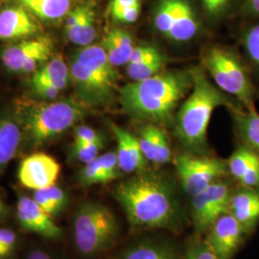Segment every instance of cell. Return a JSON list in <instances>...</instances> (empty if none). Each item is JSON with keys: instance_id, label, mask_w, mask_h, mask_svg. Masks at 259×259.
I'll use <instances>...</instances> for the list:
<instances>
[{"instance_id": "23", "label": "cell", "mask_w": 259, "mask_h": 259, "mask_svg": "<svg viewBox=\"0 0 259 259\" xmlns=\"http://www.w3.org/2000/svg\"><path fill=\"white\" fill-rule=\"evenodd\" d=\"M70 80V67L62 56L57 55L33 74L31 82L50 83L63 92Z\"/></svg>"}, {"instance_id": "45", "label": "cell", "mask_w": 259, "mask_h": 259, "mask_svg": "<svg viewBox=\"0 0 259 259\" xmlns=\"http://www.w3.org/2000/svg\"><path fill=\"white\" fill-rule=\"evenodd\" d=\"M10 215V208L7 204L0 197V222L7 219Z\"/></svg>"}, {"instance_id": "15", "label": "cell", "mask_w": 259, "mask_h": 259, "mask_svg": "<svg viewBox=\"0 0 259 259\" xmlns=\"http://www.w3.org/2000/svg\"><path fill=\"white\" fill-rule=\"evenodd\" d=\"M110 128L117 142L116 156L121 172L138 173L144 170L148 160L143 155L139 138L115 123L111 122Z\"/></svg>"}, {"instance_id": "2", "label": "cell", "mask_w": 259, "mask_h": 259, "mask_svg": "<svg viewBox=\"0 0 259 259\" xmlns=\"http://www.w3.org/2000/svg\"><path fill=\"white\" fill-rule=\"evenodd\" d=\"M191 71H162L143 81L131 82L118 90V100L130 116L157 125L174 118L178 105L190 93Z\"/></svg>"}, {"instance_id": "5", "label": "cell", "mask_w": 259, "mask_h": 259, "mask_svg": "<svg viewBox=\"0 0 259 259\" xmlns=\"http://www.w3.org/2000/svg\"><path fill=\"white\" fill-rule=\"evenodd\" d=\"M119 224L105 204L84 202L75 210L72 235L75 248L83 256H95L110 250L118 238Z\"/></svg>"}, {"instance_id": "12", "label": "cell", "mask_w": 259, "mask_h": 259, "mask_svg": "<svg viewBox=\"0 0 259 259\" xmlns=\"http://www.w3.org/2000/svg\"><path fill=\"white\" fill-rule=\"evenodd\" d=\"M61 165L46 153H34L25 157L19 165V183L33 191L56 185Z\"/></svg>"}, {"instance_id": "6", "label": "cell", "mask_w": 259, "mask_h": 259, "mask_svg": "<svg viewBox=\"0 0 259 259\" xmlns=\"http://www.w3.org/2000/svg\"><path fill=\"white\" fill-rule=\"evenodd\" d=\"M202 62L204 70L222 92L235 97L246 110L255 108L256 89L249 66L235 51L225 47H209L204 51Z\"/></svg>"}, {"instance_id": "20", "label": "cell", "mask_w": 259, "mask_h": 259, "mask_svg": "<svg viewBox=\"0 0 259 259\" xmlns=\"http://www.w3.org/2000/svg\"><path fill=\"white\" fill-rule=\"evenodd\" d=\"M229 110L243 144L259 154V113L256 109L246 110L241 105H235Z\"/></svg>"}, {"instance_id": "1", "label": "cell", "mask_w": 259, "mask_h": 259, "mask_svg": "<svg viewBox=\"0 0 259 259\" xmlns=\"http://www.w3.org/2000/svg\"><path fill=\"white\" fill-rule=\"evenodd\" d=\"M113 195L135 229L173 230L182 223L174 187L155 172L144 169L136 173L117 185Z\"/></svg>"}, {"instance_id": "40", "label": "cell", "mask_w": 259, "mask_h": 259, "mask_svg": "<svg viewBox=\"0 0 259 259\" xmlns=\"http://www.w3.org/2000/svg\"><path fill=\"white\" fill-rule=\"evenodd\" d=\"M159 52L160 51L157 49V47H153V46L135 47V49H134V51L132 53V56L130 58L128 64H138V63H140V62H144V61L148 60L150 58L157 55Z\"/></svg>"}, {"instance_id": "19", "label": "cell", "mask_w": 259, "mask_h": 259, "mask_svg": "<svg viewBox=\"0 0 259 259\" xmlns=\"http://www.w3.org/2000/svg\"><path fill=\"white\" fill-rule=\"evenodd\" d=\"M23 138V130L18 117L0 115V177L16 157Z\"/></svg>"}, {"instance_id": "3", "label": "cell", "mask_w": 259, "mask_h": 259, "mask_svg": "<svg viewBox=\"0 0 259 259\" xmlns=\"http://www.w3.org/2000/svg\"><path fill=\"white\" fill-rule=\"evenodd\" d=\"M193 84L176 115V135L191 154L200 155L207 147V130L213 111L221 106L240 105L225 96L213 84L204 68L191 70Z\"/></svg>"}, {"instance_id": "37", "label": "cell", "mask_w": 259, "mask_h": 259, "mask_svg": "<svg viewBox=\"0 0 259 259\" xmlns=\"http://www.w3.org/2000/svg\"><path fill=\"white\" fill-rule=\"evenodd\" d=\"M102 138L99 133L87 125L77 126L74 130V144H89Z\"/></svg>"}, {"instance_id": "4", "label": "cell", "mask_w": 259, "mask_h": 259, "mask_svg": "<svg viewBox=\"0 0 259 259\" xmlns=\"http://www.w3.org/2000/svg\"><path fill=\"white\" fill-rule=\"evenodd\" d=\"M23 103L18 116L28 143L38 148L60 138L83 119L88 107L77 98Z\"/></svg>"}, {"instance_id": "36", "label": "cell", "mask_w": 259, "mask_h": 259, "mask_svg": "<svg viewBox=\"0 0 259 259\" xmlns=\"http://www.w3.org/2000/svg\"><path fill=\"white\" fill-rule=\"evenodd\" d=\"M205 12L213 18L225 15L235 0H201Z\"/></svg>"}, {"instance_id": "26", "label": "cell", "mask_w": 259, "mask_h": 259, "mask_svg": "<svg viewBox=\"0 0 259 259\" xmlns=\"http://www.w3.org/2000/svg\"><path fill=\"white\" fill-rule=\"evenodd\" d=\"M114 259H176V256L165 245L146 241L130 247Z\"/></svg>"}, {"instance_id": "28", "label": "cell", "mask_w": 259, "mask_h": 259, "mask_svg": "<svg viewBox=\"0 0 259 259\" xmlns=\"http://www.w3.org/2000/svg\"><path fill=\"white\" fill-rule=\"evenodd\" d=\"M258 159L259 154L250 147L242 144L228 159V170L233 178L239 181L248 169Z\"/></svg>"}, {"instance_id": "22", "label": "cell", "mask_w": 259, "mask_h": 259, "mask_svg": "<svg viewBox=\"0 0 259 259\" xmlns=\"http://www.w3.org/2000/svg\"><path fill=\"white\" fill-rule=\"evenodd\" d=\"M35 18L47 22L65 19L74 8L76 0H18Z\"/></svg>"}, {"instance_id": "18", "label": "cell", "mask_w": 259, "mask_h": 259, "mask_svg": "<svg viewBox=\"0 0 259 259\" xmlns=\"http://www.w3.org/2000/svg\"><path fill=\"white\" fill-rule=\"evenodd\" d=\"M72 58L88 66L93 73L98 75L106 83L116 87L120 75L116 67L112 65L102 46L91 45L80 47Z\"/></svg>"}, {"instance_id": "39", "label": "cell", "mask_w": 259, "mask_h": 259, "mask_svg": "<svg viewBox=\"0 0 259 259\" xmlns=\"http://www.w3.org/2000/svg\"><path fill=\"white\" fill-rule=\"evenodd\" d=\"M140 11H141V7H140V2H139L135 5L127 7L125 9L120 10V11L112 14L111 16L116 21L121 22V23H133L139 19Z\"/></svg>"}, {"instance_id": "27", "label": "cell", "mask_w": 259, "mask_h": 259, "mask_svg": "<svg viewBox=\"0 0 259 259\" xmlns=\"http://www.w3.org/2000/svg\"><path fill=\"white\" fill-rule=\"evenodd\" d=\"M166 59L160 52L144 62L127 65V74L132 82L143 81L164 71Z\"/></svg>"}, {"instance_id": "11", "label": "cell", "mask_w": 259, "mask_h": 259, "mask_svg": "<svg viewBox=\"0 0 259 259\" xmlns=\"http://www.w3.org/2000/svg\"><path fill=\"white\" fill-rule=\"evenodd\" d=\"M16 217L20 228L48 240L63 236V229L56 224L54 217L46 212L32 197L21 195L17 202Z\"/></svg>"}, {"instance_id": "21", "label": "cell", "mask_w": 259, "mask_h": 259, "mask_svg": "<svg viewBox=\"0 0 259 259\" xmlns=\"http://www.w3.org/2000/svg\"><path fill=\"white\" fill-rule=\"evenodd\" d=\"M199 22L195 11L187 0H177L176 14L166 37L177 42H185L196 36Z\"/></svg>"}, {"instance_id": "13", "label": "cell", "mask_w": 259, "mask_h": 259, "mask_svg": "<svg viewBox=\"0 0 259 259\" xmlns=\"http://www.w3.org/2000/svg\"><path fill=\"white\" fill-rule=\"evenodd\" d=\"M244 232L231 213H225L208 230L205 242L219 258L230 259L238 249Z\"/></svg>"}, {"instance_id": "44", "label": "cell", "mask_w": 259, "mask_h": 259, "mask_svg": "<svg viewBox=\"0 0 259 259\" xmlns=\"http://www.w3.org/2000/svg\"><path fill=\"white\" fill-rule=\"evenodd\" d=\"M25 259H58L54 254L50 253L49 251L42 249H35L30 250L28 252L27 256Z\"/></svg>"}, {"instance_id": "25", "label": "cell", "mask_w": 259, "mask_h": 259, "mask_svg": "<svg viewBox=\"0 0 259 259\" xmlns=\"http://www.w3.org/2000/svg\"><path fill=\"white\" fill-rule=\"evenodd\" d=\"M32 198L46 212L52 217H56L63 212L67 206L69 200L68 195L65 190L56 185L35 190Z\"/></svg>"}, {"instance_id": "43", "label": "cell", "mask_w": 259, "mask_h": 259, "mask_svg": "<svg viewBox=\"0 0 259 259\" xmlns=\"http://www.w3.org/2000/svg\"><path fill=\"white\" fill-rule=\"evenodd\" d=\"M139 2H140V0H112L111 4V15L120 10L125 9L132 5L139 3Z\"/></svg>"}, {"instance_id": "41", "label": "cell", "mask_w": 259, "mask_h": 259, "mask_svg": "<svg viewBox=\"0 0 259 259\" xmlns=\"http://www.w3.org/2000/svg\"><path fill=\"white\" fill-rule=\"evenodd\" d=\"M238 182L242 186L259 189V159L248 169Z\"/></svg>"}, {"instance_id": "7", "label": "cell", "mask_w": 259, "mask_h": 259, "mask_svg": "<svg viewBox=\"0 0 259 259\" xmlns=\"http://www.w3.org/2000/svg\"><path fill=\"white\" fill-rule=\"evenodd\" d=\"M177 174L185 192L191 197L221 180L229 170L221 158L184 153L175 158Z\"/></svg>"}, {"instance_id": "35", "label": "cell", "mask_w": 259, "mask_h": 259, "mask_svg": "<svg viewBox=\"0 0 259 259\" xmlns=\"http://www.w3.org/2000/svg\"><path fill=\"white\" fill-rule=\"evenodd\" d=\"M183 259H220L204 241L196 242L186 250Z\"/></svg>"}, {"instance_id": "32", "label": "cell", "mask_w": 259, "mask_h": 259, "mask_svg": "<svg viewBox=\"0 0 259 259\" xmlns=\"http://www.w3.org/2000/svg\"><path fill=\"white\" fill-rule=\"evenodd\" d=\"M104 38L110 41L114 48L119 52V54L122 56L127 65L135 49L134 40L129 32L120 28H112L106 34Z\"/></svg>"}, {"instance_id": "31", "label": "cell", "mask_w": 259, "mask_h": 259, "mask_svg": "<svg viewBox=\"0 0 259 259\" xmlns=\"http://www.w3.org/2000/svg\"><path fill=\"white\" fill-rule=\"evenodd\" d=\"M241 42L250 65L259 70V22L244 30Z\"/></svg>"}, {"instance_id": "9", "label": "cell", "mask_w": 259, "mask_h": 259, "mask_svg": "<svg viewBox=\"0 0 259 259\" xmlns=\"http://www.w3.org/2000/svg\"><path fill=\"white\" fill-rule=\"evenodd\" d=\"M69 67L77 99L85 107L107 108L114 102L116 95L118 96L116 87L106 83L74 58L71 59Z\"/></svg>"}, {"instance_id": "17", "label": "cell", "mask_w": 259, "mask_h": 259, "mask_svg": "<svg viewBox=\"0 0 259 259\" xmlns=\"http://www.w3.org/2000/svg\"><path fill=\"white\" fill-rule=\"evenodd\" d=\"M229 213L239 222L245 232L251 229L259 221V189L242 186L232 192Z\"/></svg>"}, {"instance_id": "10", "label": "cell", "mask_w": 259, "mask_h": 259, "mask_svg": "<svg viewBox=\"0 0 259 259\" xmlns=\"http://www.w3.org/2000/svg\"><path fill=\"white\" fill-rule=\"evenodd\" d=\"M232 193L230 185L219 180L192 197L191 216L198 232H207L219 217L229 212Z\"/></svg>"}, {"instance_id": "38", "label": "cell", "mask_w": 259, "mask_h": 259, "mask_svg": "<svg viewBox=\"0 0 259 259\" xmlns=\"http://www.w3.org/2000/svg\"><path fill=\"white\" fill-rule=\"evenodd\" d=\"M31 85L37 97L46 101H54L61 93L59 89L50 83L31 82Z\"/></svg>"}, {"instance_id": "14", "label": "cell", "mask_w": 259, "mask_h": 259, "mask_svg": "<svg viewBox=\"0 0 259 259\" xmlns=\"http://www.w3.org/2000/svg\"><path fill=\"white\" fill-rule=\"evenodd\" d=\"M37 19L21 5L10 6L0 12V40L17 41L40 35Z\"/></svg>"}, {"instance_id": "34", "label": "cell", "mask_w": 259, "mask_h": 259, "mask_svg": "<svg viewBox=\"0 0 259 259\" xmlns=\"http://www.w3.org/2000/svg\"><path fill=\"white\" fill-rule=\"evenodd\" d=\"M19 245L17 233L9 228H0V259H10Z\"/></svg>"}, {"instance_id": "16", "label": "cell", "mask_w": 259, "mask_h": 259, "mask_svg": "<svg viewBox=\"0 0 259 259\" xmlns=\"http://www.w3.org/2000/svg\"><path fill=\"white\" fill-rule=\"evenodd\" d=\"M139 139L143 155L148 161L164 164L172 159L168 136L157 124L148 123L143 126Z\"/></svg>"}, {"instance_id": "33", "label": "cell", "mask_w": 259, "mask_h": 259, "mask_svg": "<svg viewBox=\"0 0 259 259\" xmlns=\"http://www.w3.org/2000/svg\"><path fill=\"white\" fill-rule=\"evenodd\" d=\"M104 147V139H98L97 141H94L93 143L89 144H74L72 145L71 149V155L77 161L87 164L93 159H95L99 155L100 151Z\"/></svg>"}, {"instance_id": "24", "label": "cell", "mask_w": 259, "mask_h": 259, "mask_svg": "<svg viewBox=\"0 0 259 259\" xmlns=\"http://www.w3.org/2000/svg\"><path fill=\"white\" fill-rule=\"evenodd\" d=\"M95 21L94 4L92 1L87 2L82 19L71 31L65 33V36L73 45L80 47H89L93 45L97 35Z\"/></svg>"}, {"instance_id": "42", "label": "cell", "mask_w": 259, "mask_h": 259, "mask_svg": "<svg viewBox=\"0 0 259 259\" xmlns=\"http://www.w3.org/2000/svg\"><path fill=\"white\" fill-rule=\"evenodd\" d=\"M243 10L245 14L259 18V0H244Z\"/></svg>"}, {"instance_id": "30", "label": "cell", "mask_w": 259, "mask_h": 259, "mask_svg": "<svg viewBox=\"0 0 259 259\" xmlns=\"http://www.w3.org/2000/svg\"><path fill=\"white\" fill-rule=\"evenodd\" d=\"M177 0H159L154 14V25L166 37L172 27L176 14Z\"/></svg>"}, {"instance_id": "46", "label": "cell", "mask_w": 259, "mask_h": 259, "mask_svg": "<svg viewBox=\"0 0 259 259\" xmlns=\"http://www.w3.org/2000/svg\"><path fill=\"white\" fill-rule=\"evenodd\" d=\"M1 2H2V0H0V4H1Z\"/></svg>"}, {"instance_id": "29", "label": "cell", "mask_w": 259, "mask_h": 259, "mask_svg": "<svg viewBox=\"0 0 259 259\" xmlns=\"http://www.w3.org/2000/svg\"><path fill=\"white\" fill-rule=\"evenodd\" d=\"M78 181L83 186L107 184L112 181L99 159V156L93 161L83 164L78 174Z\"/></svg>"}, {"instance_id": "8", "label": "cell", "mask_w": 259, "mask_h": 259, "mask_svg": "<svg viewBox=\"0 0 259 259\" xmlns=\"http://www.w3.org/2000/svg\"><path fill=\"white\" fill-rule=\"evenodd\" d=\"M53 49L51 37L38 35L12 41L2 49L0 58L10 71L30 74L35 73L52 58Z\"/></svg>"}]
</instances>
